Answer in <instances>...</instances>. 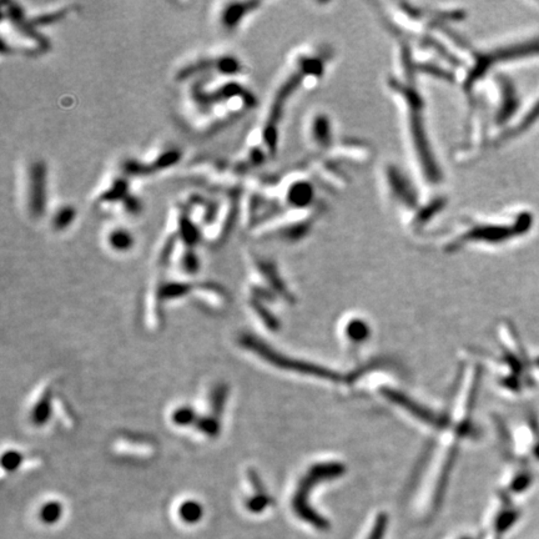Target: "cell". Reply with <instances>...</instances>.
Listing matches in <instances>:
<instances>
[{
	"label": "cell",
	"instance_id": "obj_1",
	"mask_svg": "<svg viewBox=\"0 0 539 539\" xmlns=\"http://www.w3.org/2000/svg\"><path fill=\"white\" fill-rule=\"evenodd\" d=\"M413 77H391L388 79V89L403 109L405 127L408 144L412 156L419 166L422 181L431 186H437L444 181V172L435 155L431 144L428 124L426 120L425 102L413 84Z\"/></svg>",
	"mask_w": 539,
	"mask_h": 539
},
{
	"label": "cell",
	"instance_id": "obj_2",
	"mask_svg": "<svg viewBox=\"0 0 539 539\" xmlns=\"http://www.w3.org/2000/svg\"><path fill=\"white\" fill-rule=\"evenodd\" d=\"M346 470V464L336 458H322L307 464L292 495V508L298 518L318 531H326L330 527V523L313 509L309 498L316 487L341 478Z\"/></svg>",
	"mask_w": 539,
	"mask_h": 539
},
{
	"label": "cell",
	"instance_id": "obj_3",
	"mask_svg": "<svg viewBox=\"0 0 539 539\" xmlns=\"http://www.w3.org/2000/svg\"><path fill=\"white\" fill-rule=\"evenodd\" d=\"M531 214H520L513 225L492 223V222L476 221L475 219H464L461 225H458L453 237L446 242L444 248L447 253L459 251V248L470 246L473 244H502L522 235L528 231L532 225Z\"/></svg>",
	"mask_w": 539,
	"mask_h": 539
},
{
	"label": "cell",
	"instance_id": "obj_4",
	"mask_svg": "<svg viewBox=\"0 0 539 539\" xmlns=\"http://www.w3.org/2000/svg\"><path fill=\"white\" fill-rule=\"evenodd\" d=\"M537 54H539V39H534L520 44L507 45L489 51H473L471 57V64L466 65V71L462 80L464 93L470 98L477 82H479L483 76L488 73L489 69L493 68L497 64L506 63L520 57H531Z\"/></svg>",
	"mask_w": 539,
	"mask_h": 539
},
{
	"label": "cell",
	"instance_id": "obj_5",
	"mask_svg": "<svg viewBox=\"0 0 539 539\" xmlns=\"http://www.w3.org/2000/svg\"><path fill=\"white\" fill-rule=\"evenodd\" d=\"M383 181L391 203L405 214L412 212V221L422 208L421 203H419V200H421L419 191L413 186L412 181L402 172V169L394 164H387L383 167Z\"/></svg>",
	"mask_w": 539,
	"mask_h": 539
},
{
	"label": "cell",
	"instance_id": "obj_6",
	"mask_svg": "<svg viewBox=\"0 0 539 539\" xmlns=\"http://www.w3.org/2000/svg\"><path fill=\"white\" fill-rule=\"evenodd\" d=\"M371 325L361 316H349L341 322L340 336L351 354H357L371 338Z\"/></svg>",
	"mask_w": 539,
	"mask_h": 539
},
{
	"label": "cell",
	"instance_id": "obj_7",
	"mask_svg": "<svg viewBox=\"0 0 539 539\" xmlns=\"http://www.w3.org/2000/svg\"><path fill=\"white\" fill-rule=\"evenodd\" d=\"M307 139L315 152H325L332 146L334 127L327 115L318 113L312 116L307 125Z\"/></svg>",
	"mask_w": 539,
	"mask_h": 539
},
{
	"label": "cell",
	"instance_id": "obj_8",
	"mask_svg": "<svg viewBox=\"0 0 539 539\" xmlns=\"http://www.w3.org/2000/svg\"><path fill=\"white\" fill-rule=\"evenodd\" d=\"M260 7L259 3H231L225 4L221 13L217 15L219 23L226 32H234L240 26L242 19L254 12L255 8Z\"/></svg>",
	"mask_w": 539,
	"mask_h": 539
},
{
	"label": "cell",
	"instance_id": "obj_9",
	"mask_svg": "<svg viewBox=\"0 0 539 539\" xmlns=\"http://www.w3.org/2000/svg\"><path fill=\"white\" fill-rule=\"evenodd\" d=\"M497 82L501 86L502 102L501 107L495 115V122L504 124L517 111L520 102H518V95H517L515 88H514L512 82H509V79L504 77V76H500Z\"/></svg>",
	"mask_w": 539,
	"mask_h": 539
},
{
	"label": "cell",
	"instance_id": "obj_10",
	"mask_svg": "<svg viewBox=\"0 0 539 539\" xmlns=\"http://www.w3.org/2000/svg\"><path fill=\"white\" fill-rule=\"evenodd\" d=\"M108 241L111 248L121 251V250H127L129 246H131L133 237L125 228H111V231L109 232Z\"/></svg>",
	"mask_w": 539,
	"mask_h": 539
},
{
	"label": "cell",
	"instance_id": "obj_11",
	"mask_svg": "<svg viewBox=\"0 0 539 539\" xmlns=\"http://www.w3.org/2000/svg\"><path fill=\"white\" fill-rule=\"evenodd\" d=\"M539 119V102H536L534 105H533V108L527 113L524 116H523V119L520 120V124L517 125V127H514L513 130H511L509 133L507 134V135H504L503 138H502V140H507L509 139V138H512V136H515V135H518V134L523 133V131H526L527 129L529 127H532L533 124L536 122V121L538 120Z\"/></svg>",
	"mask_w": 539,
	"mask_h": 539
},
{
	"label": "cell",
	"instance_id": "obj_12",
	"mask_svg": "<svg viewBox=\"0 0 539 539\" xmlns=\"http://www.w3.org/2000/svg\"><path fill=\"white\" fill-rule=\"evenodd\" d=\"M388 517L385 513H378L374 518L371 532L368 533L367 539H383L387 529Z\"/></svg>",
	"mask_w": 539,
	"mask_h": 539
},
{
	"label": "cell",
	"instance_id": "obj_13",
	"mask_svg": "<svg viewBox=\"0 0 539 539\" xmlns=\"http://www.w3.org/2000/svg\"><path fill=\"white\" fill-rule=\"evenodd\" d=\"M536 363H537V367L539 368V357L537 358V361H536Z\"/></svg>",
	"mask_w": 539,
	"mask_h": 539
},
{
	"label": "cell",
	"instance_id": "obj_14",
	"mask_svg": "<svg viewBox=\"0 0 539 539\" xmlns=\"http://www.w3.org/2000/svg\"><path fill=\"white\" fill-rule=\"evenodd\" d=\"M464 539H471V538H464Z\"/></svg>",
	"mask_w": 539,
	"mask_h": 539
}]
</instances>
